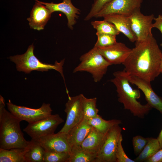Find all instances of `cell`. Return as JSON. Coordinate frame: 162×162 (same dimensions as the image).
Wrapping results in <instances>:
<instances>
[{"mask_svg": "<svg viewBox=\"0 0 162 162\" xmlns=\"http://www.w3.org/2000/svg\"><path fill=\"white\" fill-rule=\"evenodd\" d=\"M129 17L131 29L136 38L135 44L145 41L149 36L153 35L152 29V22L154 18L153 14L144 15L139 9Z\"/></svg>", "mask_w": 162, "mask_h": 162, "instance_id": "obj_9", "label": "cell"}, {"mask_svg": "<svg viewBox=\"0 0 162 162\" xmlns=\"http://www.w3.org/2000/svg\"><path fill=\"white\" fill-rule=\"evenodd\" d=\"M91 23L98 33L116 36L120 33L113 24L104 20L101 21H92Z\"/></svg>", "mask_w": 162, "mask_h": 162, "instance_id": "obj_26", "label": "cell"}, {"mask_svg": "<svg viewBox=\"0 0 162 162\" xmlns=\"http://www.w3.org/2000/svg\"><path fill=\"white\" fill-rule=\"evenodd\" d=\"M157 138L160 143V148L161 149L162 148V129Z\"/></svg>", "mask_w": 162, "mask_h": 162, "instance_id": "obj_34", "label": "cell"}, {"mask_svg": "<svg viewBox=\"0 0 162 162\" xmlns=\"http://www.w3.org/2000/svg\"><path fill=\"white\" fill-rule=\"evenodd\" d=\"M98 48L101 55L111 65L122 64L132 50L124 44L117 42L110 46Z\"/></svg>", "mask_w": 162, "mask_h": 162, "instance_id": "obj_14", "label": "cell"}, {"mask_svg": "<svg viewBox=\"0 0 162 162\" xmlns=\"http://www.w3.org/2000/svg\"><path fill=\"white\" fill-rule=\"evenodd\" d=\"M28 148L29 146L9 149L0 148V162H26L25 155Z\"/></svg>", "mask_w": 162, "mask_h": 162, "instance_id": "obj_20", "label": "cell"}, {"mask_svg": "<svg viewBox=\"0 0 162 162\" xmlns=\"http://www.w3.org/2000/svg\"><path fill=\"white\" fill-rule=\"evenodd\" d=\"M69 152L46 151L44 162H68Z\"/></svg>", "mask_w": 162, "mask_h": 162, "instance_id": "obj_27", "label": "cell"}, {"mask_svg": "<svg viewBox=\"0 0 162 162\" xmlns=\"http://www.w3.org/2000/svg\"><path fill=\"white\" fill-rule=\"evenodd\" d=\"M79 64L73 73L86 71L91 74L95 82L100 81L111 64L101 55L98 47H94L80 57Z\"/></svg>", "mask_w": 162, "mask_h": 162, "instance_id": "obj_5", "label": "cell"}, {"mask_svg": "<svg viewBox=\"0 0 162 162\" xmlns=\"http://www.w3.org/2000/svg\"><path fill=\"white\" fill-rule=\"evenodd\" d=\"M34 47L33 44L30 45L25 53L22 55H17L9 57L10 60L14 62L16 68L19 71H22L26 73H29L33 70L44 71L54 69L58 72L61 75L64 81L66 88H67L63 74V67L64 59L60 62L56 61L54 64L43 63L40 62L34 55Z\"/></svg>", "mask_w": 162, "mask_h": 162, "instance_id": "obj_4", "label": "cell"}, {"mask_svg": "<svg viewBox=\"0 0 162 162\" xmlns=\"http://www.w3.org/2000/svg\"><path fill=\"white\" fill-rule=\"evenodd\" d=\"M104 20L113 24L118 30L123 34L132 42L136 38L131 28L129 16L118 14H111L103 17Z\"/></svg>", "mask_w": 162, "mask_h": 162, "instance_id": "obj_17", "label": "cell"}, {"mask_svg": "<svg viewBox=\"0 0 162 162\" xmlns=\"http://www.w3.org/2000/svg\"><path fill=\"white\" fill-rule=\"evenodd\" d=\"M45 5L52 13L55 11H60L64 13L68 20V26L72 30L74 26L76 23V20L80 14V10L75 7L72 4L71 0H63L60 3H55L53 2H43L38 0H34Z\"/></svg>", "mask_w": 162, "mask_h": 162, "instance_id": "obj_15", "label": "cell"}, {"mask_svg": "<svg viewBox=\"0 0 162 162\" xmlns=\"http://www.w3.org/2000/svg\"><path fill=\"white\" fill-rule=\"evenodd\" d=\"M88 122L92 127L104 134H106L115 125L122 123L121 121L119 120H105L98 115L94 118L88 120Z\"/></svg>", "mask_w": 162, "mask_h": 162, "instance_id": "obj_22", "label": "cell"}, {"mask_svg": "<svg viewBox=\"0 0 162 162\" xmlns=\"http://www.w3.org/2000/svg\"><path fill=\"white\" fill-rule=\"evenodd\" d=\"M45 152L38 141L32 139L29 141L28 149L25 155L26 162H44Z\"/></svg>", "mask_w": 162, "mask_h": 162, "instance_id": "obj_21", "label": "cell"}, {"mask_svg": "<svg viewBox=\"0 0 162 162\" xmlns=\"http://www.w3.org/2000/svg\"><path fill=\"white\" fill-rule=\"evenodd\" d=\"M122 130L119 124L115 125L106 134L94 162H116V151Z\"/></svg>", "mask_w": 162, "mask_h": 162, "instance_id": "obj_8", "label": "cell"}, {"mask_svg": "<svg viewBox=\"0 0 162 162\" xmlns=\"http://www.w3.org/2000/svg\"><path fill=\"white\" fill-rule=\"evenodd\" d=\"M68 162H94L96 157L83 150L80 146H73L69 152Z\"/></svg>", "mask_w": 162, "mask_h": 162, "instance_id": "obj_23", "label": "cell"}, {"mask_svg": "<svg viewBox=\"0 0 162 162\" xmlns=\"http://www.w3.org/2000/svg\"><path fill=\"white\" fill-rule=\"evenodd\" d=\"M92 128L88 123V120L84 118L73 127L67 133L71 147L73 146H80Z\"/></svg>", "mask_w": 162, "mask_h": 162, "instance_id": "obj_19", "label": "cell"}, {"mask_svg": "<svg viewBox=\"0 0 162 162\" xmlns=\"http://www.w3.org/2000/svg\"><path fill=\"white\" fill-rule=\"evenodd\" d=\"M9 111L21 121L31 124L52 115L50 104L43 103L38 109H32L13 104L9 100L7 103Z\"/></svg>", "mask_w": 162, "mask_h": 162, "instance_id": "obj_6", "label": "cell"}, {"mask_svg": "<svg viewBox=\"0 0 162 162\" xmlns=\"http://www.w3.org/2000/svg\"><path fill=\"white\" fill-rule=\"evenodd\" d=\"M162 51L153 35L135 44L122 64L123 70L130 75L137 76L151 82L160 74V66Z\"/></svg>", "mask_w": 162, "mask_h": 162, "instance_id": "obj_1", "label": "cell"}, {"mask_svg": "<svg viewBox=\"0 0 162 162\" xmlns=\"http://www.w3.org/2000/svg\"><path fill=\"white\" fill-rule=\"evenodd\" d=\"M113 75L110 81L116 87L118 101L123 104L124 109L130 110L134 116L144 118L152 108L147 103L142 105L137 101L140 97V92L131 87L127 74L124 70L114 72Z\"/></svg>", "mask_w": 162, "mask_h": 162, "instance_id": "obj_2", "label": "cell"}, {"mask_svg": "<svg viewBox=\"0 0 162 162\" xmlns=\"http://www.w3.org/2000/svg\"><path fill=\"white\" fill-rule=\"evenodd\" d=\"M122 140L121 134L119 138L116 151V162H135L134 160L129 158L125 153L122 145Z\"/></svg>", "mask_w": 162, "mask_h": 162, "instance_id": "obj_30", "label": "cell"}, {"mask_svg": "<svg viewBox=\"0 0 162 162\" xmlns=\"http://www.w3.org/2000/svg\"><path fill=\"white\" fill-rule=\"evenodd\" d=\"M97 100L96 98H88L84 96L82 104L84 118L88 120L98 115L99 110L96 107Z\"/></svg>", "mask_w": 162, "mask_h": 162, "instance_id": "obj_25", "label": "cell"}, {"mask_svg": "<svg viewBox=\"0 0 162 162\" xmlns=\"http://www.w3.org/2000/svg\"><path fill=\"white\" fill-rule=\"evenodd\" d=\"M112 0H94L89 13L84 20L88 21L94 17L96 14L106 4Z\"/></svg>", "mask_w": 162, "mask_h": 162, "instance_id": "obj_29", "label": "cell"}, {"mask_svg": "<svg viewBox=\"0 0 162 162\" xmlns=\"http://www.w3.org/2000/svg\"><path fill=\"white\" fill-rule=\"evenodd\" d=\"M64 121L58 114H52L45 118L28 124L23 130L32 139L38 141L42 137L54 133L58 126Z\"/></svg>", "mask_w": 162, "mask_h": 162, "instance_id": "obj_7", "label": "cell"}, {"mask_svg": "<svg viewBox=\"0 0 162 162\" xmlns=\"http://www.w3.org/2000/svg\"><path fill=\"white\" fill-rule=\"evenodd\" d=\"M160 144L157 138H150L143 150L134 160L136 162H145L160 149Z\"/></svg>", "mask_w": 162, "mask_h": 162, "instance_id": "obj_24", "label": "cell"}, {"mask_svg": "<svg viewBox=\"0 0 162 162\" xmlns=\"http://www.w3.org/2000/svg\"><path fill=\"white\" fill-rule=\"evenodd\" d=\"M52 14L45 5L35 1L30 16L27 19L30 27L38 31L43 30Z\"/></svg>", "mask_w": 162, "mask_h": 162, "instance_id": "obj_16", "label": "cell"}, {"mask_svg": "<svg viewBox=\"0 0 162 162\" xmlns=\"http://www.w3.org/2000/svg\"><path fill=\"white\" fill-rule=\"evenodd\" d=\"M145 162H162V148L160 149Z\"/></svg>", "mask_w": 162, "mask_h": 162, "instance_id": "obj_32", "label": "cell"}, {"mask_svg": "<svg viewBox=\"0 0 162 162\" xmlns=\"http://www.w3.org/2000/svg\"><path fill=\"white\" fill-rule=\"evenodd\" d=\"M21 121L4 108L0 115V148H25L29 141L24 138L20 128Z\"/></svg>", "mask_w": 162, "mask_h": 162, "instance_id": "obj_3", "label": "cell"}, {"mask_svg": "<svg viewBox=\"0 0 162 162\" xmlns=\"http://www.w3.org/2000/svg\"><path fill=\"white\" fill-rule=\"evenodd\" d=\"M68 96V100L65 104L64 111L67 115L65 124L59 131L68 133L83 118L82 101L84 95L82 94L73 96Z\"/></svg>", "mask_w": 162, "mask_h": 162, "instance_id": "obj_10", "label": "cell"}, {"mask_svg": "<svg viewBox=\"0 0 162 162\" xmlns=\"http://www.w3.org/2000/svg\"><path fill=\"white\" fill-rule=\"evenodd\" d=\"M150 137L145 138L140 135L134 136L132 139V144L133 147L140 144L146 145L149 141Z\"/></svg>", "mask_w": 162, "mask_h": 162, "instance_id": "obj_31", "label": "cell"}, {"mask_svg": "<svg viewBox=\"0 0 162 162\" xmlns=\"http://www.w3.org/2000/svg\"><path fill=\"white\" fill-rule=\"evenodd\" d=\"M127 76L129 82L136 85L142 92L147 103L152 108L158 110L162 115V98L154 92L151 86V82L127 74Z\"/></svg>", "mask_w": 162, "mask_h": 162, "instance_id": "obj_13", "label": "cell"}, {"mask_svg": "<svg viewBox=\"0 0 162 162\" xmlns=\"http://www.w3.org/2000/svg\"><path fill=\"white\" fill-rule=\"evenodd\" d=\"M38 141L46 151L69 152L71 148L67 134L64 132L48 135Z\"/></svg>", "mask_w": 162, "mask_h": 162, "instance_id": "obj_12", "label": "cell"}, {"mask_svg": "<svg viewBox=\"0 0 162 162\" xmlns=\"http://www.w3.org/2000/svg\"><path fill=\"white\" fill-rule=\"evenodd\" d=\"M160 74H162V58L161 61L160 66Z\"/></svg>", "mask_w": 162, "mask_h": 162, "instance_id": "obj_35", "label": "cell"}, {"mask_svg": "<svg viewBox=\"0 0 162 162\" xmlns=\"http://www.w3.org/2000/svg\"><path fill=\"white\" fill-rule=\"evenodd\" d=\"M97 41L94 46L97 47H104L110 46L116 43V35L96 32Z\"/></svg>", "mask_w": 162, "mask_h": 162, "instance_id": "obj_28", "label": "cell"}, {"mask_svg": "<svg viewBox=\"0 0 162 162\" xmlns=\"http://www.w3.org/2000/svg\"><path fill=\"white\" fill-rule=\"evenodd\" d=\"M143 0H112L105 5L95 16L96 18L111 14L129 16L140 9Z\"/></svg>", "mask_w": 162, "mask_h": 162, "instance_id": "obj_11", "label": "cell"}, {"mask_svg": "<svg viewBox=\"0 0 162 162\" xmlns=\"http://www.w3.org/2000/svg\"><path fill=\"white\" fill-rule=\"evenodd\" d=\"M106 134L93 127L80 146L86 152L96 156L104 141Z\"/></svg>", "mask_w": 162, "mask_h": 162, "instance_id": "obj_18", "label": "cell"}, {"mask_svg": "<svg viewBox=\"0 0 162 162\" xmlns=\"http://www.w3.org/2000/svg\"><path fill=\"white\" fill-rule=\"evenodd\" d=\"M160 46L162 47V43L160 44Z\"/></svg>", "mask_w": 162, "mask_h": 162, "instance_id": "obj_36", "label": "cell"}, {"mask_svg": "<svg viewBox=\"0 0 162 162\" xmlns=\"http://www.w3.org/2000/svg\"><path fill=\"white\" fill-rule=\"evenodd\" d=\"M154 20L155 22L152 23V28H155L158 29L161 33L162 36V15L159 14L157 18H154Z\"/></svg>", "mask_w": 162, "mask_h": 162, "instance_id": "obj_33", "label": "cell"}]
</instances>
